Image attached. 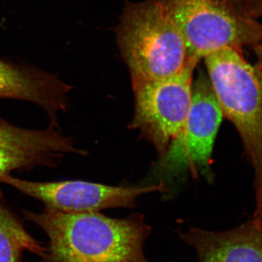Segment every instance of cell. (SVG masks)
I'll use <instances>...</instances> for the list:
<instances>
[{"mask_svg":"<svg viewBox=\"0 0 262 262\" xmlns=\"http://www.w3.org/2000/svg\"><path fill=\"white\" fill-rule=\"evenodd\" d=\"M72 153L84 154L58 128L51 125L44 130L23 128L0 117V177L37 167L53 168Z\"/></svg>","mask_w":262,"mask_h":262,"instance_id":"obj_8","label":"cell"},{"mask_svg":"<svg viewBox=\"0 0 262 262\" xmlns=\"http://www.w3.org/2000/svg\"><path fill=\"white\" fill-rule=\"evenodd\" d=\"M72 89L49 72L0 59V99L35 103L47 114L51 126L58 129V117L68 108Z\"/></svg>","mask_w":262,"mask_h":262,"instance_id":"obj_9","label":"cell"},{"mask_svg":"<svg viewBox=\"0 0 262 262\" xmlns=\"http://www.w3.org/2000/svg\"><path fill=\"white\" fill-rule=\"evenodd\" d=\"M223 117L211 82L196 81L187 120L164 155L168 168L208 169Z\"/></svg>","mask_w":262,"mask_h":262,"instance_id":"obj_7","label":"cell"},{"mask_svg":"<svg viewBox=\"0 0 262 262\" xmlns=\"http://www.w3.org/2000/svg\"><path fill=\"white\" fill-rule=\"evenodd\" d=\"M0 183L39 200L46 208L67 213L99 212L110 208H130L136 198L163 189V184L144 187H113L81 180L37 182L10 175L0 177Z\"/></svg>","mask_w":262,"mask_h":262,"instance_id":"obj_6","label":"cell"},{"mask_svg":"<svg viewBox=\"0 0 262 262\" xmlns=\"http://www.w3.org/2000/svg\"><path fill=\"white\" fill-rule=\"evenodd\" d=\"M159 1L182 34L191 61L261 39V27L217 0Z\"/></svg>","mask_w":262,"mask_h":262,"instance_id":"obj_4","label":"cell"},{"mask_svg":"<svg viewBox=\"0 0 262 262\" xmlns=\"http://www.w3.org/2000/svg\"><path fill=\"white\" fill-rule=\"evenodd\" d=\"M196 64L189 63L177 75L133 87L135 113L132 127L144 134L163 155L190 111Z\"/></svg>","mask_w":262,"mask_h":262,"instance_id":"obj_5","label":"cell"},{"mask_svg":"<svg viewBox=\"0 0 262 262\" xmlns=\"http://www.w3.org/2000/svg\"><path fill=\"white\" fill-rule=\"evenodd\" d=\"M259 40H261V42H259V44L258 45L257 48H256V53H257L258 58V59H259L260 64H261L262 70V36Z\"/></svg>","mask_w":262,"mask_h":262,"instance_id":"obj_13","label":"cell"},{"mask_svg":"<svg viewBox=\"0 0 262 262\" xmlns=\"http://www.w3.org/2000/svg\"><path fill=\"white\" fill-rule=\"evenodd\" d=\"M253 15H262V0H254L253 1Z\"/></svg>","mask_w":262,"mask_h":262,"instance_id":"obj_12","label":"cell"},{"mask_svg":"<svg viewBox=\"0 0 262 262\" xmlns=\"http://www.w3.org/2000/svg\"><path fill=\"white\" fill-rule=\"evenodd\" d=\"M179 234L195 250L198 262H262V224L251 219L224 232L190 227Z\"/></svg>","mask_w":262,"mask_h":262,"instance_id":"obj_10","label":"cell"},{"mask_svg":"<svg viewBox=\"0 0 262 262\" xmlns=\"http://www.w3.org/2000/svg\"><path fill=\"white\" fill-rule=\"evenodd\" d=\"M117 39L133 87L177 75L189 63L182 34L159 0L126 7Z\"/></svg>","mask_w":262,"mask_h":262,"instance_id":"obj_3","label":"cell"},{"mask_svg":"<svg viewBox=\"0 0 262 262\" xmlns=\"http://www.w3.org/2000/svg\"><path fill=\"white\" fill-rule=\"evenodd\" d=\"M28 251L46 257L47 251L24 228L18 219L0 203V262H21Z\"/></svg>","mask_w":262,"mask_h":262,"instance_id":"obj_11","label":"cell"},{"mask_svg":"<svg viewBox=\"0 0 262 262\" xmlns=\"http://www.w3.org/2000/svg\"><path fill=\"white\" fill-rule=\"evenodd\" d=\"M50 241L51 262H150L144 244L151 232L140 215L113 219L99 212L24 211Z\"/></svg>","mask_w":262,"mask_h":262,"instance_id":"obj_1","label":"cell"},{"mask_svg":"<svg viewBox=\"0 0 262 262\" xmlns=\"http://www.w3.org/2000/svg\"><path fill=\"white\" fill-rule=\"evenodd\" d=\"M212 89L224 117L241 136L255 171L256 208L252 220L262 223V73L237 48H225L205 58Z\"/></svg>","mask_w":262,"mask_h":262,"instance_id":"obj_2","label":"cell"}]
</instances>
